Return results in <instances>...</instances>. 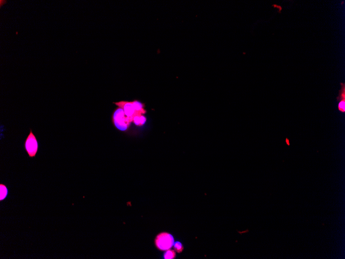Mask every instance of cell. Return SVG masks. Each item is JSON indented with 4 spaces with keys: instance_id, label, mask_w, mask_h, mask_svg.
<instances>
[{
    "instance_id": "obj_1",
    "label": "cell",
    "mask_w": 345,
    "mask_h": 259,
    "mask_svg": "<svg viewBox=\"0 0 345 259\" xmlns=\"http://www.w3.org/2000/svg\"><path fill=\"white\" fill-rule=\"evenodd\" d=\"M112 120L114 126L122 131L127 130L130 123L133 122L132 119L126 116L123 109L120 107H118L114 111Z\"/></svg>"
},
{
    "instance_id": "obj_2",
    "label": "cell",
    "mask_w": 345,
    "mask_h": 259,
    "mask_svg": "<svg viewBox=\"0 0 345 259\" xmlns=\"http://www.w3.org/2000/svg\"><path fill=\"white\" fill-rule=\"evenodd\" d=\"M39 142L32 130L24 141V149L30 158L35 157L39 150Z\"/></svg>"
},
{
    "instance_id": "obj_3",
    "label": "cell",
    "mask_w": 345,
    "mask_h": 259,
    "mask_svg": "<svg viewBox=\"0 0 345 259\" xmlns=\"http://www.w3.org/2000/svg\"><path fill=\"white\" fill-rule=\"evenodd\" d=\"M156 244L157 247L160 249H169L174 244V238L169 234L162 233L157 236Z\"/></svg>"
},
{
    "instance_id": "obj_4",
    "label": "cell",
    "mask_w": 345,
    "mask_h": 259,
    "mask_svg": "<svg viewBox=\"0 0 345 259\" xmlns=\"http://www.w3.org/2000/svg\"><path fill=\"white\" fill-rule=\"evenodd\" d=\"M114 104H115L118 107H120L123 109L126 116L132 118L133 120L134 117L136 115H142V114L140 113L136 110L132 102L121 101L119 102H114Z\"/></svg>"
},
{
    "instance_id": "obj_5",
    "label": "cell",
    "mask_w": 345,
    "mask_h": 259,
    "mask_svg": "<svg viewBox=\"0 0 345 259\" xmlns=\"http://www.w3.org/2000/svg\"><path fill=\"white\" fill-rule=\"evenodd\" d=\"M341 89L339 91V96H337V101L339 102L338 109L343 113L345 112V83H340Z\"/></svg>"
},
{
    "instance_id": "obj_6",
    "label": "cell",
    "mask_w": 345,
    "mask_h": 259,
    "mask_svg": "<svg viewBox=\"0 0 345 259\" xmlns=\"http://www.w3.org/2000/svg\"><path fill=\"white\" fill-rule=\"evenodd\" d=\"M133 105L134 106V108L136 109V110L137 112H139L140 113L142 114H144L146 113L145 110L144 109V105L141 102H140L138 101H132Z\"/></svg>"
},
{
    "instance_id": "obj_7",
    "label": "cell",
    "mask_w": 345,
    "mask_h": 259,
    "mask_svg": "<svg viewBox=\"0 0 345 259\" xmlns=\"http://www.w3.org/2000/svg\"><path fill=\"white\" fill-rule=\"evenodd\" d=\"M8 195V190L6 186L3 184H0V202L5 200Z\"/></svg>"
},
{
    "instance_id": "obj_8",
    "label": "cell",
    "mask_w": 345,
    "mask_h": 259,
    "mask_svg": "<svg viewBox=\"0 0 345 259\" xmlns=\"http://www.w3.org/2000/svg\"><path fill=\"white\" fill-rule=\"evenodd\" d=\"M175 254L174 252L172 250H168L165 253L164 257L165 259H173L175 256Z\"/></svg>"
},
{
    "instance_id": "obj_9",
    "label": "cell",
    "mask_w": 345,
    "mask_h": 259,
    "mask_svg": "<svg viewBox=\"0 0 345 259\" xmlns=\"http://www.w3.org/2000/svg\"><path fill=\"white\" fill-rule=\"evenodd\" d=\"M136 115L134 117L133 120V122L137 126H141V115Z\"/></svg>"
},
{
    "instance_id": "obj_10",
    "label": "cell",
    "mask_w": 345,
    "mask_h": 259,
    "mask_svg": "<svg viewBox=\"0 0 345 259\" xmlns=\"http://www.w3.org/2000/svg\"><path fill=\"white\" fill-rule=\"evenodd\" d=\"M175 248L176 250H177L178 252L181 251L182 249V246L180 242H176L174 244Z\"/></svg>"
},
{
    "instance_id": "obj_11",
    "label": "cell",
    "mask_w": 345,
    "mask_h": 259,
    "mask_svg": "<svg viewBox=\"0 0 345 259\" xmlns=\"http://www.w3.org/2000/svg\"><path fill=\"white\" fill-rule=\"evenodd\" d=\"M141 118V126H142V125H144L146 122V117H145V116H144V115L142 114V115H141V118Z\"/></svg>"
},
{
    "instance_id": "obj_12",
    "label": "cell",
    "mask_w": 345,
    "mask_h": 259,
    "mask_svg": "<svg viewBox=\"0 0 345 259\" xmlns=\"http://www.w3.org/2000/svg\"><path fill=\"white\" fill-rule=\"evenodd\" d=\"M286 142H287V144L288 146H290V143H289V140L288 139H286Z\"/></svg>"
}]
</instances>
